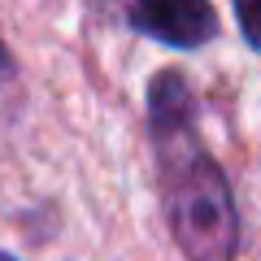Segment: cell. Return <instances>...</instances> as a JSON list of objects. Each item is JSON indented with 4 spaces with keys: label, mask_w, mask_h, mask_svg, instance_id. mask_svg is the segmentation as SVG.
Here are the masks:
<instances>
[{
    "label": "cell",
    "mask_w": 261,
    "mask_h": 261,
    "mask_svg": "<svg viewBox=\"0 0 261 261\" xmlns=\"http://www.w3.org/2000/svg\"><path fill=\"white\" fill-rule=\"evenodd\" d=\"M130 27L170 48H200L218 35V13L209 0H130Z\"/></svg>",
    "instance_id": "7a4b0ae2"
},
{
    "label": "cell",
    "mask_w": 261,
    "mask_h": 261,
    "mask_svg": "<svg viewBox=\"0 0 261 261\" xmlns=\"http://www.w3.org/2000/svg\"><path fill=\"white\" fill-rule=\"evenodd\" d=\"M178 122H196V96L178 70H161L148 83V130H166Z\"/></svg>",
    "instance_id": "3957f363"
},
{
    "label": "cell",
    "mask_w": 261,
    "mask_h": 261,
    "mask_svg": "<svg viewBox=\"0 0 261 261\" xmlns=\"http://www.w3.org/2000/svg\"><path fill=\"white\" fill-rule=\"evenodd\" d=\"M9 65H13V61H9V53H5V48H0V79H9V74H13Z\"/></svg>",
    "instance_id": "5b68a950"
},
{
    "label": "cell",
    "mask_w": 261,
    "mask_h": 261,
    "mask_svg": "<svg viewBox=\"0 0 261 261\" xmlns=\"http://www.w3.org/2000/svg\"><path fill=\"white\" fill-rule=\"evenodd\" d=\"M0 261H18V257H9V252H0Z\"/></svg>",
    "instance_id": "8992f818"
},
{
    "label": "cell",
    "mask_w": 261,
    "mask_h": 261,
    "mask_svg": "<svg viewBox=\"0 0 261 261\" xmlns=\"http://www.w3.org/2000/svg\"><path fill=\"white\" fill-rule=\"evenodd\" d=\"M235 5V18H240V31L248 39V48L261 53V0H231Z\"/></svg>",
    "instance_id": "277c9868"
},
{
    "label": "cell",
    "mask_w": 261,
    "mask_h": 261,
    "mask_svg": "<svg viewBox=\"0 0 261 261\" xmlns=\"http://www.w3.org/2000/svg\"><path fill=\"white\" fill-rule=\"evenodd\" d=\"M152 140L161 157L166 218L187 261H235L240 214H235L222 166L196 144V122L152 130Z\"/></svg>",
    "instance_id": "6da1fadb"
}]
</instances>
